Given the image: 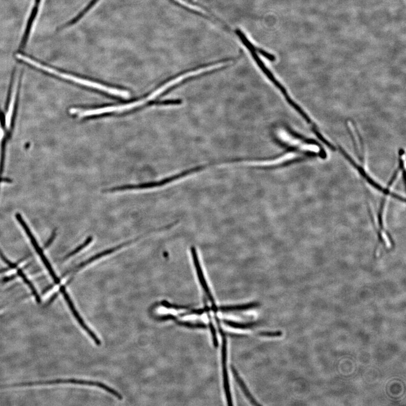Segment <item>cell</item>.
I'll return each mask as SVG.
<instances>
[{"instance_id": "1", "label": "cell", "mask_w": 406, "mask_h": 406, "mask_svg": "<svg viewBox=\"0 0 406 406\" xmlns=\"http://www.w3.org/2000/svg\"><path fill=\"white\" fill-rule=\"evenodd\" d=\"M172 0H95L76 18L86 55H158Z\"/></svg>"}, {"instance_id": "2", "label": "cell", "mask_w": 406, "mask_h": 406, "mask_svg": "<svg viewBox=\"0 0 406 406\" xmlns=\"http://www.w3.org/2000/svg\"><path fill=\"white\" fill-rule=\"evenodd\" d=\"M15 57L18 61H21V63L32 66L36 69L43 71L45 73H46L58 77V78L74 82V83L84 86H88L90 87V88L100 90L112 95L124 98V99H128V98L130 97V92L127 91L110 88V87H108L100 83H96V82L81 78H79V76H77L73 74L67 73L66 72L54 69L52 67L45 65L41 63V61L35 59L32 57V56L26 55L23 51H17L16 53L15 54Z\"/></svg>"}, {"instance_id": "3", "label": "cell", "mask_w": 406, "mask_h": 406, "mask_svg": "<svg viewBox=\"0 0 406 406\" xmlns=\"http://www.w3.org/2000/svg\"><path fill=\"white\" fill-rule=\"evenodd\" d=\"M191 255L193 264L195 271H196V274L200 286H201L205 294H206L208 297V300L212 303V310L214 312H216L218 311V307L215 305L213 297L211 294V292L210 291L206 279H205L201 261H200L198 251L197 249L195 248V246H192L191 248Z\"/></svg>"}, {"instance_id": "4", "label": "cell", "mask_w": 406, "mask_h": 406, "mask_svg": "<svg viewBox=\"0 0 406 406\" xmlns=\"http://www.w3.org/2000/svg\"><path fill=\"white\" fill-rule=\"evenodd\" d=\"M139 238H138L137 239H135L131 240L128 241H126V242L123 243H122V244H120L119 245H117L116 246H114V247L111 248L110 249H108L105 250L104 251L101 252V253H99V254H96V255H95L94 256H92L89 259H87L86 260H85V261H84L83 262H82V263L79 264L78 265H77L76 267H75V268L74 269H71V270H69V271H67L66 272V273H65V275H68L69 274L71 273V272H75L77 271H78L79 270L84 268L85 266L90 264V263H92V262H94V261L97 260H99V259L103 258V257H104V256L110 255V254H111L112 253H115V252H116V251H117L118 250L121 249L123 247H124V246H127L128 245H130L131 244H132L133 242H135V241H136L139 240Z\"/></svg>"}, {"instance_id": "5", "label": "cell", "mask_w": 406, "mask_h": 406, "mask_svg": "<svg viewBox=\"0 0 406 406\" xmlns=\"http://www.w3.org/2000/svg\"><path fill=\"white\" fill-rule=\"evenodd\" d=\"M222 343V366L224 379V387L226 399L229 405H233L232 398H231L230 388L229 384L228 368H227V341L225 337V333L223 334Z\"/></svg>"}, {"instance_id": "6", "label": "cell", "mask_w": 406, "mask_h": 406, "mask_svg": "<svg viewBox=\"0 0 406 406\" xmlns=\"http://www.w3.org/2000/svg\"><path fill=\"white\" fill-rule=\"evenodd\" d=\"M14 82L12 87L11 97H10V100L8 106V111L7 112L6 116H5V126H6V128L8 130L10 129V126H11L12 124L14 107L15 105V101H16L19 83V76H17L16 75V72L15 71L14 72Z\"/></svg>"}, {"instance_id": "7", "label": "cell", "mask_w": 406, "mask_h": 406, "mask_svg": "<svg viewBox=\"0 0 406 406\" xmlns=\"http://www.w3.org/2000/svg\"><path fill=\"white\" fill-rule=\"evenodd\" d=\"M231 370H232V373L236 383L239 385V386L240 387L241 390H242L246 398H247L253 405H260V404L257 402V400L254 398L253 395L251 394L249 390L248 389L247 387H246L243 380L241 378L235 368L232 366L231 367Z\"/></svg>"}, {"instance_id": "8", "label": "cell", "mask_w": 406, "mask_h": 406, "mask_svg": "<svg viewBox=\"0 0 406 406\" xmlns=\"http://www.w3.org/2000/svg\"><path fill=\"white\" fill-rule=\"evenodd\" d=\"M260 305L259 302H251L249 304L224 306L218 307V310L222 312H231L248 310L256 308Z\"/></svg>"}, {"instance_id": "9", "label": "cell", "mask_w": 406, "mask_h": 406, "mask_svg": "<svg viewBox=\"0 0 406 406\" xmlns=\"http://www.w3.org/2000/svg\"><path fill=\"white\" fill-rule=\"evenodd\" d=\"M223 322L229 327L238 329H249L257 326L256 323H243L228 320H224Z\"/></svg>"}, {"instance_id": "10", "label": "cell", "mask_w": 406, "mask_h": 406, "mask_svg": "<svg viewBox=\"0 0 406 406\" xmlns=\"http://www.w3.org/2000/svg\"><path fill=\"white\" fill-rule=\"evenodd\" d=\"M92 240H93V238H92V236H89V237L84 241V242L83 243H82L79 246H78V247L76 248L74 251H71L70 253L67 255L65 256V259L66 260L70 259V258H71V257H73L75 255H76L77 254H78L79 252L81 251L82 250H83L86 247V246H88L92 242Z\"/></svg>"}, {"instance_id": "11", "label": "cell", "mask_w": 406, "mask_h": 406, "mask_svg": "<svg viewBox=\"0 0 406 406\" xmlns=\"http://www.w3.org/2000/svg\"><path fill=\"white\" fill-rule=\"evenodd\" d=\"M178 325L189 328H205L207 326L202 323H192L189 322L176 321Z\"/></svg>"}, {"instance_id": "12", "label": "cell", "mask_w": 406, "mask_h": 406, "mask_svg": "<svg viewBox=\"0 0 406 406\" xmlns=\"http://www.w3.org/2000/svg\"><path fill=\"white\" fill-rule=\"evenodd\" d=\"M259 335L262 336L269 337H280L283 335V333L280 331H265L261 332Z\"/></svg>"}, {"instance_id": "13", "label": "cell", "mask_w": 406, "mask_h": 406, "mask_svg": "<svg viewBox=\"0 0 406 406\" xmlns=\"http://www.w3.org/2000/svg\"><path fill=\"white\" fill-rule=\"evenodd\" d=\"M210 308L208 306V307H205V308H204V309L193 310L191 311L186 313H184V314L181 315L180 316L181 317H184L192 315H203V313H204L205 312H207L210 311Z\"/></svg>"}, {"instance_id": "14", "label": "cell", "mask_w": 406, "mask_h": 406, "mask_svg": "<svg viewBox=\"0 0 406 406\" xmlns=\"http://www.w3.org/2000/svg\"><path fill=\"white\" fill-rule=\"evenodd\" d=\"M162 305L163 306H164V307H166L167 308H169V309H177V310H178V309H189V307H188V306H181V305L180 306V305H175V304H170V303H169V302H168L167 301H163L162 303Z\"/></svg>"}, {"instance_id": "15", "label": "cell", "mask_w": 406, "mask_h": 406, "mask_svg": "<svg viewBox=\"0 0 406 406\" xmlns=\"http://www.w3.org/2000/svg\"><path fill=\"white\" fill-rule=\"evenodd\" d=\"M258 52L259 54L263 55V56H264L265 58L268 59L270 61H274L276 59L275 56L273 54H272L268 52V51H266L264 49H262L258 47Z\"/></svg>"}, {"instance_id": "16", "label": "cell", "mask_w": 406, "mask_h": 406, "mask_svg": "<svg viewBox=\"0 0 406 406\" xmlns=\"http://www.w3.org/2000/svg\"><path fill=\"white\" fill-rule=\"evenodd\" d=\"M209 327H210V332H211L212 333L214 346L215 347L217 348L218 346V343L216 331H215V329L213 325V323H212L211 322L210 323Z\"/></svg>"}, {"instance_id": "17", "label": "cell", "mask_w": 406, "mask_h": 406, "mask_svg": "<svg viewBox=\"0 0 406 406\" xmlns=\"http://www.w3.org/2000/svg\"><path fill=\"white\" fill-rule=\"evenodd\" d=\"M4 137V131L2 126L1 121H0V164H1L2 159V146L3 139Z\"/></svg>"}]
</instances>
